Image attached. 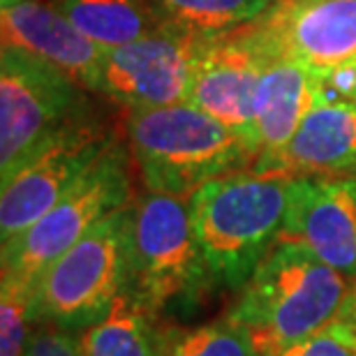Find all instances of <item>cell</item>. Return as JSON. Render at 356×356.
<instances>
[{
	"label": "cell",
	"instance_id": "cell-1",
	"mask_svg": "<svg viewBox=\"0 0 356 356\" xmlns=\"http://www.w3.org/2000/svg\"><path fill=\"white\" fill-rule=\"evenodd\" d=\"M291 176L236 172L190 197L199 245L213 282L243 289L282 238Z\"/></svg>",
	"mask_w": 356,
	"mask_h": 356
},
{
	"label": "cell",
	"instance_id": "cell-2",
	"mask_svg": "<svg viewBox=\"0 0 356 356\" xmlns=\"http://www.w3.org/2000/svg\"><path fill=\"white\" fill-rule=\"evenodd\" d=\"M350 282L308 245L280 238L227 317L248 329L257 350L289 345L336 322Z\"/></svg>",
	"mask_w": 356,
	"mask_h": 356
},
{
	"label": "cell",
	"instance_id": "cell-3",
	"mask_svg": "<svg viewBox=\"0 0 356 356\" xmlns=\"http://www.w3.org/2000/svg\"><path fill=\"white\" fill-rule=\"evenodd\" d=\"M127 146L148 192L190 199L216 178L248 172L254 153L236 132L192 104L130 111Z\"/></svg>",
	"mask_w": 356,
	"mask_h": 356
},
{
	"label": "cell",
	"instance_id": "cell-4",
	"mask_svg": "<svg viewBox=\"0 0 356 356\" xmlns=\"http://www.w3.org/2000/svg\"><path fill=\"white\" fill-rule=\"evenodd\" d=\"M134 280V206L104 218L47 268L33 289V319L67 331L102 322Z\"/></svg>",
	"mask_w": 356,
	"mask_h": 356
},
{
	"label": "cell",
	"instance_id": "cell-5",
	"mask_svg": "<svg viewBox=\"0 0 356 356\" xmlns=\"http://www.w3.org/2000/svg\"><path fill=\"white\" fill-rule=\"evenodd\" d=\"M132 202V153L116 137L88 174L31 229L3 245V284L31 291L47 268L88 232Z\"/></svg>",
	"mask_w": 356,
	"mask_h": 356
},
{
	"label": "cell",
	"instance_id": "cell-6",
	"mask_svg": "<svg viewBox=\"0 0 356 356\" xmlns=\"http://www.w3.org/2000/svg\"><path fill=\"white\" fill-rule=\"evenodd\" d=\"M72 76L24 49H0V181L17 176L70 120L88 109Z\"/></svg>",
	"mask_w": 356,
	"mask_h": 356
},
{
	"label": "cell",
	"instance_id": "cell-7",
	"mask_svg": "<svg viewBox=\"0 0 356 356\" xmlns=\"http://www.w3.org/2000/svg\"><path fill=\"white\" fill-rule=\"evenodd\" d=\"M211 280L190 199L146 190L134 202L132 287L160 312L172 303L197 298Z\"/></svg>",
	"mask_w": 356,
	"mask_h": 356
},
{
	"label": "cell",
	"instance_id": "cell-8",
	"mask_svg": "<svg viewBox=\"0 0 356 356\" xmlns=\"http://www.w3.org/2000/svg\"><path fill=\"white\" fill-rule=\"evenodd\" d=\"M118 134L90 106L56 132L17 176L3 185L0 241L12 243L54 209L95 165Z\"/></svg>",
	"mask_w": 356,
	"mask_h": 356
},
{
	"label": "cell",
	"instance_id": "cell-9",
	"mask_svg": "<svg viewBox=\"0 0 356 356\" xmlns=\"http://www.w3.org/2000/svg\"><path fill=\"white\" fill-rule=\"evenodd\" d=\"M211 38L160 26L130 44L104 51L99 95L130 111L185 104L192 67Z\"/></svg>",
	"mask_w": 356,
	"mask_h": 356
},
{
	"label": "cell",
	"instance_id": "cell-10",
	"mask_svg": "<svg viewBox=\"0 0 356 356\" xmlns=\"http://www.w3.org/2000/svg\"><path fill=\"white\" fill-rule=\"evenodd\" d=\"M248 31L270 63L322 72L356 58V0H277Z\"/></svg>",
	"mask_w": 356,
	"mask_h": 356
},
{
	"label": "cell",
	"instance_id": "cell-11",
	"mask_svg": "<svg viewBox=\"0 0 356 356\" xmlns=\"http://www.w3.org/2000/svg\"><path fill=\"white\" fill-rule=\"evenodd\" d=\"M268 65L270 58L250 35L248 26L211 40L192 67L185 104L197 106L199 111L220 120L236 132L254 153V104L261 76Z\"/></svg>",
	"mask_w": 356,
	"mask_h": 356
},
{
	"label": "cell",
	"instance_id": "cell-12",
	"mask_svg": "<svg viewBox=\"0 0 356 356\" xmlns=\"http://www.w3.org/2000/svg\"><path fill=\"white\" fill-rule=\"evenodd\" d=\"M282 238L356 277V176H294Z\"/></svg>",
	"mask_w": 356,
	"mask_h": 356
},
{
	"label": "cell",
	"instance_id": "cell-13",
	"mask_svg": "<svg viewBox=\"0 0 356 356\" xmlns=\"http://www.w3.org/2000/svg\"><path fill=\"white\" fill-rule=\"evenodd\" d=\"M0 26L3 44L40 56L88 92L97 90L104 49L70 24L49 0H0Z\"/></svg>",
	"mask_w": 356,
	"mask_h": 356
},
{
	"label": "cell",
	"instance_id": "cell-14",
	"mask_svg": "<svg viewBox=\"0 0 356 356\" xmlns=\"http://www.w3.org/2000/svg\"><path fill=\"white\" fill-rule=\"evenodd\" d=\"M250 172L275 176H356V104L315 97L294 137Z\"/></svg>",
	"mask_w": 356,
	"mask_h": 356
},
{
	"label": "cell",
	"instance_id": "cell-15",
	"mask_svg": "<svg viewBox=\"0 0 356 356\" xmlns=\"http://www.w3.org/2000/svg\"><path fill=\"white\" fill-rule=\"evenodd\" d=\"M315 102V74L287 60L264 70L254 104L252 146L257 160H268L289 144Z\"/></svg>",
	"mask_w": 356,
	"mask_h": 356
},
{
	"label": "cell",
	"instance_id": "cell-16",
	"mask_svg": "<svg viewBox=\"0 0 356 356\" xmlns=\"http://www.w3.org/2000/svg\"><path fill=\"white\" fill-rule=\"evenodd\" d=\"M167 329L160 312L130 287L113 303L102 322L81 331L83 356H162Z\"/></svg>",
	"mask_w": 356,
	"mask_h": 356
},
{
	"label": "cell",
	"instance_id": "cell-17",
	"mask_svg": "<svg viewBox=\"0 0 356 356\" xmlns=\"http://www.w3.org/2000/svg\"><path fill=\"white\" fill-rule=\"evenodd\" d=\"M99 49L130 44L162 26L151 0H49Z\"/></svg>",
	"mask_w": 356,
	"mask_h": 356
},
{
	"label": "cell",
	"instance_id": "cell-18",
	"mask_svg": "<svg viewBox=\"0 0 356 356\" xmlns=\"http://www.w3.org/2000/svg\"><path fill=\"white\" fill-rule=\"evenodd\" d=\"M277 0H151L162 26L199 38H222L259 21Z\"/></svg>",
	"mask_w": 356,
	"mask_h": 356
},
{
	"label": "cell",
	"instance_id": "cell-19",
	"mask_svg": "<svg viewBox=\"0 0 356 356\" xmlns=\"http://www.w3.org/2000/svg\"><path fill=\"white\" fill-rule=\"evenodd\" d=\"M162 356H259L252 336L225 317L195 329H167Z\"/></svg>",
	"mask_w": 356,
	"mask_h": 356
},
{
	"label": "cell",
	"instance_id": "cell-20",
	"mask_svg": "<svg viewBox=\"0 0 356 356\" xmlns=\"http://www.w3.org/2000/svg\"><path fill=\"white\" fill-rule=\"evenodd\" d=\"M0 298V356H26L35 326L33 294L3 284Z\"/></svg>",
	"mask_w": 356,
	"mask_h": 356
},
{
	"label": "cell",
	"instance_id": "cell-21",
	"mask_svg": "<svg viewBox=\"0 0 356 356\" xmlns=\"http://www.w3.org/2000/svg\"><path fill=\"white\" fill-rule=\"evenodd\" d=\"M257 352L259 356H356V338L338 322H333L305 340L264 347Z\"/></svg>",
	"mask_w": 356,
	"mask_h": 356
},
{
	"label": "cell",
	"instance_id": "cell-22",
	"mask_svg": "<svg viewBox=\"0 0 356 356\" xmlns=\"http://www.w3.org/2000/svg\"><path fill=\"white\" fill-rule=\"evenodd\" d=\"M26 356H83L81 338L74 336V331L40 322L33 326Z\"/></svg>",
	"mask_w": 356,
	"mask_h": 356
},
{
	"label": "cell",
	"instance_id": "cell-23",
	"mask_svg": "<svg viewBox=\"0 0 356 356\" xmlns=\"http://www.w3.org/2000/svg\"><path fill=\"white\" fill-rule=\"evenodd\" d=\"M312 74H315V97L326 102L356 104V58Z\"/></svg>",
	"mask_w": 356,
	"mask_h": 356
},
{
	"label": "cell",
	"instance_id": "cell-24",
	"mask_svg": "<svg viewBox=\"0 0 356 356\" xmlns=\"http://www.w3.org/2000/svg\"><path fill=\"white\" fill-rule=\"evenodd\" d=\"M336 322L347 329L356 338V277H352L350 282V291H347V298L343 303V310H340V315Z\"/></svg>",
	"mask_w": 356,
	"mask_h": 356
}]
</instances>
